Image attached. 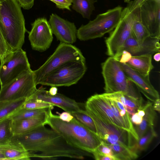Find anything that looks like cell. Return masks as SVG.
<instances>
[{
	"label": "cell",
	"mask_w": 160,
	"mask_h": 160,
	"mask_svg": "<svg viewBox=\"0 0 160 160\" xmlns=\"http://www.w3.org/2000/svg\"><path fill=\"white\" fill-rule=\"evenodd\" d=\"M28 151L33 153V158L55 160L59 157L83 159L91 153L73 147L59 133L45 125L40 126L28 132L14 135Z\"/></svg>",
	"instance_id": "1"
},
{
	"label": "cell",
	"mask_w": 160,
	"mask_h": 160,
	"mask_svg": "<svg viewBox=\"0 0 160 160\" xmlns=\"http://www.w3.org/2000/svg\"><path fill=\"white\" fill-rule=\"evenodd\" d=\"M48 111L47 124L61 135L68 142L77 148L92 153L101 143L98 136L74 117L70 122L62 121L59 116Z\"/></svg>",
	"instance_id": "2"
},
{
	"label": "cell",
	"mask_w": 160,
	"mask_h": 160,
	"mask_svg": "<svg viewBox=\"0 0 160 160\" xmlns=\"http://www.w3.org/2000/svg\"><path fill=\"white\" fill-rule=\"evenodd\" d=\"M0 29L10 51L22 48L27 30L16 0H0Z\"/></svg>",
	"instance_id": "3"
},
{
	"label": "cell",
	"mask_w": 160,
	"mask_h": 160,
	"mask_svg": "<svg viewBox=\"0 0 160 160\" xmlns=\"http://www.w3.org/2000/svg\"><path fill=\"white\" fill-rule=\"evenodd\" d=\"M145 0L130 1L123 9L119 22L105 39L107 54L117 58L121 54L122 47L130 36L136 18L140 11V7Z\"/></svg>",
	"instance_id": "4"
},
{
	"label": "cell",
	"mask_w": 160,
	"mask_h": 160,
	"mask_svg": "<svg viewBox=\"0 0 160 160\" xmlns=\"http://www.w3.org/2000/svg\"><path fill=\"white\" fill-rule=\"evenodd\" d=\"M101 66L105 93L122 92L135 98H142L136 85L128 77L118 61L109 57L102 63Z\"/></svg>",
	"instance_id": "5"
},
{
	"label": "cell",
	"mask_w": 160,
	"mask_h": 160,
	"mask_svg": "<svg viewBox=\"0 0 160 160\" xmlns=\"http://www.w3.org/2000/svg\"><path fill=\"white\" fill-rule=\"evenodd\" d=\"M123 8L118 5L98 14L94 20L77 29V38L81 41L101 38L110 32L117 26L119 21Z\"/></svg>",
	"instance_id": "6"
},
{
	"label": "cell",
	"mask_w": 160,
	"mask_h": 160,
	"mask_svg": "<svg viewBox=\"0 0 160 160\" xmlns=\"http://www.w3.org/2000/svg\"><path fill=\"white\" fill-rule=\"evenodd\" d=\"M87 70L85 62L68 61L48 74L38 84L51 87H69L77 83L83 77Z\"/></svg>",
	"instance_id": "7"
},
{
	"label": "cell",
	"mask_w": 160,
	"mask_h": 160,
	"mask_svg": "<svg viewBox=\"0 0 160 160\" xmlns=\"http://www.w3.org/2000/svg\"><path fill=\"white\" fill-rule=\"evenodd\" d=\"M71 61L86 62L81 50L72 45L60 42L53 54L37 69L33 71L36 84L46 75L61 65Z\"/></svg>",
	"instance_id": "8"
},
{
	"label": "cell",
	"mask_w": 160,
	"mask_h": 160,
	"mask_svg": "<svg viewBox=\"0 0 160 160\" xmlns=\"http://www.w3.org/2000/svg\"><path fill=\"white\" fill-rule=\"evenodd\" d=\"M33 71H25L1 86L0 102L28 99L36 91Z\"/></svg>",
	"instance_id": "9"
},
{
	"label": "cell",
	"mask_w": 160,
	"mask_h": 160,
	"mask_svg": "<svg viewBox=\"0 0 160 160\" xmlns=\"http://www.w3.org/2000/svg\"><path fill=\"white\" fill-rule=\"evenodd\" d=\"M93 120L97 130V134L102 142L107 146L120 144L131 148L136 140L128 132L99 118L92 112L85 110Z\"/></svg>",
	"instance_id": "10"
},
{
	"label": "cell",
	"mask_w": 160,
	"mask_h": 160,
	"mask_svg": "<svg viewBox=\"0 0 160 160\" xmlns=\"http://www.w3.org/2000/svg\"><path fill=\"white\" fill-rule=\"evenodd\" d=\"M31 70L25 51L22 48L10 51L0 65V84L3 85L23 72Z\"/></svg>",
	"instance_id": "11"
},
{
	"label": "cell",
	"mask_w": 160,
	"mask_h": 160,
	"mask_svg": "<svg viewBox=\"0 0 160 160\" xmlns=\"http://www.w3.org/2000/svg\"><path fill=\"white\" fill-rule=\"evenodd\" d=\"M28 39L32 49L42 52L50 47L53 39L50 24L45 17L39 18L31 23Z\"/></svg>",
	"instance_id": "12"
},
{
	"label": "cell",
	"mask_w": 160,
	"mask_h": 160,
	"mask_svg": "<svg viewBox=\"0 0 160 160\" xmlns=\"http://www.w3.org/2000/svg\"><path fill=\"white\" fill-rule=\"evenodd\" d=\"M140 16L150 36L160 39V0H145L140 7Z\"/></svg>",
	"instance_id": "13"
},
{
	"label": "cell",
	"mask_w": 160,
	"mask_h": 160,
	"mask_svg": "<svg viewBox=\"0 0 160 160\" xmlns=\"http://www.w3.org/2000/svg\"><path fill=\"white\" fill-rule=\"evenodd\" d=\"M29 98L49 103L62 109L71 114L75 112L85 109L84 104L77 102L74 100L58 93L50 95L48 91L42 87L37 89Z\"/></svg>",
	"instance_id": "14"
},
{
	"label": "cell",
	"mask_w": 160,
	"mask_h": 160,
	"mask_svg": "<svg viewBox=\"0 0 160 160\" xmlns=\"http://www.w3.org/2000/svg\"><path fill=\"white\" fill-rule=\"evenodd\" d=\"M48 22L52 34L60 42L72 44L76 42L77 29L74 23L54 13L50 15Z\"/></svg>",
	"instance_id": "15"
},
{
	"label": "cell",
	"mask_w": 160,
	"mask_h": 160,
	"mask_svg": "<svg viewBox=\"0 0 160 160\" xmlns=\"http://www.w3.org/2000/svg\"><path fill=\"white\" fill-rule=\"evenodd\" d=\"M159 40V38L149 36L143 42L140 43L136 40L131 32L123 45L122 52L123 50L126 51L132 56L146 54L152 55L160 52Z\"/></svg>",
	"instance_id": "16"
},
{
	"label": "cell",
	"mask_w": 160,
	"mask_h": 160,
	"mask_svg": "<svg viewBox=\"0 0 160 160\" xmlns=\"http://www.w3.org/2000/svg\"><path fill=\"white\" fill-rule=\"evenodd\" d=\"M120 63L128 77L134 83L139 91L148 99L154 102L156 99L160 98L158 91L151 83L149 75L143 76L126 64Z\"/></svg>",
	"instance_id": "17"
},
{
	"label": "cell",
	"mask_w": 160,
	"mask_h": 160,
	"mask_svg": "<svg viewBox=\"0 0 160 160\" xmlns=\"http://www.w3.org/2000/svg\"><path fill=\"white\" fill-rule=\"evenodd\" d=\"M0 151L6 160H29L33 153L27 150L18 140L12 138L8 142L0 145Z\"/></svg>",
	"instance_id": "18"
},
{
	"label": "cell",
	"mask_w": 160,
	"mask_h": 160,
	"mask_svg": "<svg viewBox=\"0 0 160 160\" xmlns=\"http://www.w3.org/2000/svg\"><path fill=\"white\" fill-rule=\"evenodd\" d=\"M48 112L47 114L40 116L12 120L11 128L13 135L24 134L40 126L47 124Z\"/></svg>",
	"instance_id": "19"
},
{
	"label": "cell",
	"mask_w": 160,
	"mask_h": 160,
	"mask_svg": "<svg viewBox=\"0 0 160 160\" xmlns=\"http://www.w3.org/2000/svg\"><path fill=\"white\" fill-rule=\"evenodd\" d=\"M152 56L151 54L132 56L125 64L141 74L146 76L149 75L150 71L154 68Z\"/></svg>",
	"instance_id": "20"
},
{
	"label": "cell",
	"mask_w": 160,
	"mask_h": 160,
	"mask_svg": "<svg viewBox=\"0 0 160 160\" xmlns=\"http://www.w3.org/2000/svg\"><path fill=\"white\" fill-rule=\"evenodd\" d=\"M142 108L145 111V115L141 123L134 127L139 138L144 135L150 128L154 126L156 116L155 111L153 108L152 102H148L142 105Z\"/></svg>",
	"instance_id": "21"
},
{
	"label": "cell",
	"mask_w": 160,
	"mask_h": 160,
	"mask_svg": "<svg viewBox=\"0 0 160 160\" xmlns=\"http://www.w3.org/2000/svg\"><path fill=\"white\" fill-rule=\"evenodd\" d=\"M97 0H72V8L84 18L90 19L95 10L94 4Z\"/></svg>",
	"instance_id": "22"
},
{
	"label": "cell",
	"mask_w": 160,
	"mask_h": 160,
	"mask_svg": "<svg viewBox=\"0 0 160 160\" xmlns=\"http://www.w3.org/2000/svg\"><path fill=\"white\" fill-rule=\"evenodd\" d=\"M108 146L112 151L117 160H132L138 158V154L130 148L120 144H112Z\"/></svg>",
	"instance_id": "23"
},
{
	"label": "cell",
	"mask_w": 160,
	"mask_h": 160,
	"mask_svg": "<svg viewBox=\"0 0 160 160\" xmlns=\"http://www.w3.org/2000/svg\"><path fill=\"white\" fill-rule=\"evenodd\" d=\"M50 108H51L35 109L20 108L7 116L12 120L37 117L47 114Z\"/></svg>",
	"instance_id": "24"
},
{
	"label": "cell",
	"mask_w": 160,
	"mask_h": 160,
	"mask_svg": "<svg viewBox=\"0 0 160 160\" xmlns=\"http://www.w3.org/2000/svg\"><path fill=\"white\" fill-rule=\"evenodd\" d=\"M157 136V134L154 127H152L138 141H136L131 149L137 154L141 151L145 150L152 139Z\"/></svg>",
	"instance_id": "25"
},
{
	"label": "cell",
	"mask_w": 160,
	"mask_h": 160,
	"mask_svg": "<svg viewBox=\"0 0 160 160\" xmlns=\"http://www.w3.org/2000/svg\"><path fill=\"white\" fill-rule=\"evenodd\" d=\"M12 122V119L7 116L0 119V145L8 142L14 136Z\"/></svg>",
	"instance_id": "26"
},
{
	"label": "cell",
	"mask_w": 160,
	"mask_h": 160,
	"mask_svg": "<svg viewBox=\"0 0 160 160\" xmlns=\"http://www.w3.org/2000/svg\"><path fill=\"white\" fill-rule=\"evenodd\" d=\"M132 32L136 40L140 43L143 42L150 36L148 31L141 21L140 11L134 22Z\"/></svg>",
	"instance_id": "27"
},
{
	"label": "cell",
	"mask_w": 160,
	"mask_h": 160,
	"mask_svg": "<svg viewBox=\"0 0 160 160\" xmlns=\"http://www.w3.org/2000/svg\"><path fill=\"white\" fill-rule=\"evenodd\" d=\"M26 99L0 102V119L20 108Z\"/></svg>",
	"instance_id": "28"
},
{
	"label": "cell",
	"mask_w": 160,
	"mask_h": 160,
	"mask_svg": "<svg viewBox=\"0 0 160 160\" xmlns=\"http://www.w3.org/2000/svg\"><path fill=\"white\" fill-rule=\"evenodd\" d=\"M71 114L81 124L97 134L94 122L92 118L87 113L85 109L75 112Z\"/></svg>",
	"instance_id": "29"
},
{
	"label": "cell",
	"mask_w": 160,
	"mask_h": 160,
	"mask_svg": "<svg viewBox=\"0 0 160 160\" xmlns=\"http://www.w3.org/2000/svg\"><path fill=\"white\" fill-rule=\"evenodd\" d=\"M52 104L31 98L26 99L21 108L27 109H39L44 108H53Z\"/></svg>",
	"instance_id": "30"
},
{
	"label": "cell",
	"mask_w": 160,
	"mask_h": 160,
	"mask_svg": "<svg viewBox=\"0 0 160 160\" xmlns=\"http://www.w3.org/2000/svg\"><path fill=\"white\" fill-rule=\"evenodd\" d=\"M10 50L0 29V61L2 63Z\"/></svg>",
	"instance_id": "31"
},
{
	"label": "cell",
	"mask_w": 160,
	"mask_h": 160,
	"mask_svg": "<svg viewBox=\"0 0 160 160\" xmlns=\"http://www.w3.org/2000/svg\"><path fill=\"white\" fill-rule=\"evenodd\" d=\"M56 4V7L60 9H67L71 11L70 6L72 5V0H49Z\"/></svg>",
	"instance_id": "32"
},
{
	"label": "cell",
	"mask_w": 160,
	"mask_h": 160,
	"mask_svg": "<svg viewBox=\"0 0 160 160\" xmlns=\"http://www.w3.org/2000/svg\"><path fill=\"white\" fill-rule=\"evenodd\" d=\"M96 149L101 153L108 156L115 157L111 149L108 146L104 145L102 142Z\"/></svg>",
	"instance_id": "33"
},
{
	"label": "cell",
	"mask_w": 160,
	"mask_h": 160,
	"mask_svg": "<svg viewBox=\"0 0 160 160\" xmlns=\"http://www.w3.org/2000/svg\"><path fill=\"white\" fill-rule=\"evenodd\" d=\"M92 153L95 159L96 160H117L115 158L101 153L96 149L92 152Z\"/></svg>",
	"instance_id": "34"
},
{
	"label": "cell",
	"mask_w": 160,
	"mask_h": 160,
	"mask_svg": "<svg viewBox=\"0 0 160 160\" xmlns=\"http://www.w3.org/2000/svg\"><path fill=\"white\" fill-rule=\"evenodd\" d=\"M21 8L26 10L31 9L34 5V0H16Z\"/></svg>",
	"instance_id": "35"
},
{
	"label": "cell",
	"mask_w": 160,
	"mask_h": 160,
	"mask_svg": "<svg viewBox=\"0 0 160 160\" xmlns=\"http://www.w3.org/2000/svg\"><path fill=\"white\" fill-rule=\"evenodd\" d=\"M59 117L62 121L69 122L71 121L74 118L71 114L68 112L65 111L61 113H59Z\"/></svg>",
	"instance_id": "36"
},
{
	"label": "cell",
	"mask_w": 160,
	"mask_h": 160,
	"mask_svg": "<svg viewBox=\"0 0 160 160\" xmlns=\"http://www.w3.org/2000/svg\"><path fill=\"white\" fill-rule=\"evenodd\" d=\"M132 116L131 119L132 123L136 125H138L141 123L143 117L138 115L137 112Z\"/></svg>",
	"instance_id": "37"
},
{
	"label": "cell",
	"mask_w": 160,
	"mask_h": 160,
	"mask_svg": "<svg viewBox=\"0 0 160 160\" xmlns=\"http://www.w3.org/2000/svg\"><path fill=\"white\" fill-rule=\"evenodd\" d=\"M154 109L159 112L160 110V98H158L155 100L154 103L152 105Z\"/></svg>",
	"instance_id": "38"
},
{
	"label": "cell",
	"mask_w": 160,
	"mask_h": 160,
	"mask_svg": "<svg viewBox=\"0 0 160 160\" xmlns=\"http://www.w3.org/2000/svg\"><path fill=\"white\" fill-rule=\"evenodd\" d=\"M58 88L56 87L52 86L49 89V93L52 95H54L57 93Z\"/></svg>",
	"instance_id": "39"
},
{
	"label": "cell",
	"mask_w": 160,
	"mask_h": 160,
	"mask_svg": "<svg viewBox=\"0 0 160 160\" xmlns=\"http://www.w3.org/2000/svg\"><path fill=\"white\" fill-rule=\"evenodd\" d=\"M153 58L156 61H159L160 60V52H158L154 54L153 56Z\"/></svg>",
	"instance_id": "40"
},
{
	"label": "cell",
	"mask_w": 160,
	"mask_h": 160,
	"mask_svg": "<svg viewBox=\"0 0 160 160\" xmlns=\"http://www.w3.org/2000/svg\"><path fill=\"white\" fill-rule=\"evenodd\" d=\"M0 160H6L2 153L0 151Z\"/></svg>",
	"instance_id": "41"
},
{
	"label": "cell",
	"mask_w": 160,
	"mask_h": 160,
	"mask_svg": "<svg viewBox=\"0 0 160 160\" xmlns=\"http://www.w3.org/2000/svg\"><path fill=\"white\" fill-rule=\"evenodd\" d=\"M124 2L126 3H129L130 1V0H124Z\"/></svg>",
	"instance_id": "42"
}]
</instances>
